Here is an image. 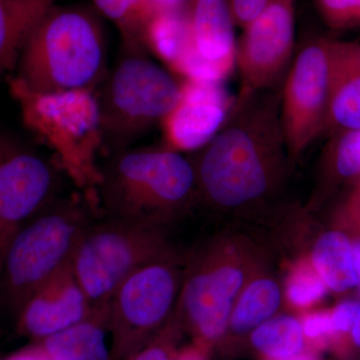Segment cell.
I'll return each instance as SVG.
<instances>
[{
    "label": "cell",
    "mask_w": 360,
    "mask_h": 360,
    "mask_svg": "<svg viewBox=\"0 0 360 360\" xmlns=\"http://www.w3.org/2000/svg\"><path fill=\"white\" fill-rule=\"evenodd\" d=\"M193 163L198 196L220 208L264 200L278 184L286 148L281 96L270 90L238 99Z\"/></svg>",
    "instance_id": "cell-1"
},
{
    "label": "cell",
    "mask_w": 360,
    "mask_h": 360,
    "mask_svg": "<svg viewBox=\"0 0 360 360\" xmlns=\"http://www.w3.org/2000/svg\"><path fill=\"white\" fill-rule=\"evenodd\" d=\"M15 70L32 91H96L110 72L103 23L87 7L54 4L28 34Z\"/></svg>",
    "instance_id": "cell-2"
},
{
    "label": "cell",
    "mask_w": 360,
    "mask_h": 360,
    "mask_svg": "<svg viewBox=\"0 0 360 360\" xmlns=\"http://www.w3.org/2000/svg\"><path fill=\"white\" fill-rule=\"evenodd\" d=\"M103 217L161 227L198 196L193 163L163 148H127L99 163L96 191Z\"/></svg>",
    "instance_id": "cell-3"
},
{
    "label": "cell",
    "mask_w": 360,
    "mask_h": 360,
    "mask_svg": "<svg viewBox=\"0 0 360 360\" xmlns=\"http://www.w3.org/2000/svg\"><path fill=\"white\" fill-rule=\"evenodd\" d=\"M89 193L54 198L15 234L0 269V300L18 314L40 286L71 260L82 231L94 220Z\"/></svg>",
    "instance_id": "cell-4"
},
{
    "label": "cell",
    "mask_w": 360,
    "mask_h": 360,
    "mask_svg": "<svg viewBox=\"0 0 360 360\" xmlns=\"http://www.w3.org/2000/svg\"><path fill=\"white\" fill-rule=\"evenodd\" d=\"M26 129L54 153L56 163L78 188L94 195L99 181L97 155L103 150L96 92H37L8 77ZM96 196V195H94Z\"/></svg>",
    "instance_id": "cell-5"
},
{
    "label": "cell",
    "mask_w": 360,
    "mask_h": 360,
    "mask_svg": "<svg viewBox=\"0 0 360 360\" xmlns=\"http://www.w3.org/2000/svg\"><path fill=\"white\" fill-rule=\"evenodd\" d=\"M146 51L141 45L122 44L117 63L96 91L103 146L110 155L130 148L179 103L181 85Z\"/></svg>",
    "instance_id": "cell-6"
},
{
    "label": "cell",
    "mask_w": 360,
    "mask_h": 360,
    "mask_svg": "<svg viewBox=\"0 0 360 360\" xmlns=\"http://www.w3.org/2000/svg\"><path fill=\"white\" fill-rule=\"evenodd\" d=\"M175 255L161 227L103 217L82 231L71 266L91 307L110 304L118 286L135 270Z\"/></svg>",
    "instance_id": "cell-7"
},
{
    "label": "cell",
    "mask_w": 360,
    "mask_h": 360,
    "mask_svg": "<svg viewBox=\"0 0 360 360\" xmlns=\"http://www.w3.org/2000/svg\"><path fill=\"white\" fill-rule=\"evenodd\" d=\"M182 281L172 255L143 265L122 281L110 303V360H127L165 326Z\"/></svg>",
    "instance_id": "cell-8"
},
{
    "label": "cell",
    "mask_w": 360,
    "mask_h": 360,
    "mask_svg": "<svg viewBox=\"0 0 360 360\" xmlns=\"http://www.w3.org/2000/svg\"><path fill=\"white\" fill-rule=\"evenodd\" d=\"M341 42L312 40L298 51L281 94V120L288 155H302L326 129Z\"/></svg>",
    "instance_id": "cell-9"
},
{
    "label": "cell",
    "mask_w": 360,
    "mask_h": 360,
    "mask_svg": "<svg viewBox=\"0 0 360 360\" xmlns=\"http://www.w3.org/2000/svg\"><path fill=\"white\" fill-rule=\"evenodd\" d=\"M248 274L236 257L214 246L201 253L182 281L179 309L193 342L210 349L224 338Z\"/></svg>",
    "instance_id": "cell-10"
},
{
    "label": "cell",
    "mask_w": 360,
    "mask_h": 360,
    "mask_svg": "<svg viewBox=\"0 0 360 360\" xmlns=\"http://www.w3.org/2000/svg\"><path fill=\"white\" fill-rule=\"evenodd\" d=\"M60 172L56 161L0 131V269L21 227L58 198Z\"/></svg>",
    "instance_id": "cell-11"
},
{
    "label": "cell",
    "mask_w": 360,
    "mask_h": 360,
    "mask_svg": "<svg viewBox=\"0 0 360 360\" xmlns=\"http://www.w3.org/2000/svg\"><path fill=\"white\" fill-rule=\"evenodd\" d=\"M293 0H274L245 28L236 47L241 77L238 99L274 89L288 70L295 49Z\"/></svg>",
    "instance_id": "cell-12"
},
{
    "label": "cell",
    "mask_w": 360,
    "mask_h": 360,
    "mask_svg": "<svg viewBox=\"0 0 360 360\" xmlns=\"http://www.w3.org/2000/svg\"><path fill=\"white\" fill-rule=\"evenodd\" d=\"M180 85L179 103L161 123L165 148L200 150L221 129L236 103L221 82L184 80Z\"/></svg>",
    "instance_id": "cell-13"
},
{
    "label": "cell",
    "mask_w": 360,
    "mask_h": 360,
    "mask_svg": "<svg viewBox=\"0 0 360 360\" xmlns=\"http://www.w3.org/2000/svg\"><path fill=\"white\" fill-rule=\"evenodd\" d=\"M91 309L70 260L28 298L16 315L18 330L32 341L44 340L77 323Z\"/></svg>",
    "instance_id": "cell-14"
},
{
    "label": "cell",
    "mask_w": 360,
    "mask_h": 360,
    "mask_svg": "<svg viewBox=\"0 0 360 360\" xmlns=\"http://www.w3.org/2000/svg\"><path fill=\"white\" fill-rule=\"evenodd\" d=\"M108 335L110 304L96 305L77 323L32 345L51 360H110Z\"/></svg>",
    "instance_id": "cell-15"
},
{
    "label": "cell",
    "mask_w": 360,
    "mask_h": 360,
    "mask_svg": "<svg viewBox=\"0 0 360 360\" xmlns=\"http://www.w3.org/2000/svg\"><path fill=\"white\" fill-rule=\"evenodd\" d=\"M186 13L198 53L212 60L236 56L234 23L227 0H187Z\"/></svg>",
    "instance_id": "cell-16"
},
{
    "label": "cell",
    "mask_w": 360,
    "mask_h": 360,
    "mask_svg": "<svg viewBox=\"0 0 360 360\" xmlns=\"http://www.w3.org/2000/svg\"><path fill=\"white\" fill-rule=\"evenodd\" d=\"M56 0H0V78L18 65L28 34Z\"/></svg>",
    "instance_id": "cell-17"
},
{
    "label": "cell",
    "mask_w": 360,
    "mask_h": 360,
    "mask_svg": "<svg viewBox=\"0 0 360 360\" xmlns=\"http://www.w3.org/2000/svg\"><path fill=\"white\" fill-rule=\"evenodd\" d=\"M311 264L329 290L343 293L356 288L354 245L345 232L322 233L312 250Z\"/></svg>",
    "instance_id": "cell-18"
},
{
    "label": "cell",
    "mask_w": 360,
    "mask_h": 360,
    "mask_svg": "<svg viewBox=\"0 0 360 360\" xmlns=\"http://www.w3.org/2000/svg\"><path fill=\"white\" fill-rule=\"evenodd\" d=\"M142 42L146 51L153 52L170 70H176L191 44L186 11H158L146 26Z\"/></svg>",
    "instance_id": "cell-19"
},
{
    "label": "cell",
    "mask_w": 360,
    "mask_h": 360,
    "mask_svg": "<svg viewBox=\"0 0 360 360\" xmlns=\"http://www.w3.org/2000/svg\"><path fill=\"white\" fill-rule=\"evenodd\" d=\"M281 302V288L276 281L259 277L250 281L236 300L227 330L238 335L252 331L274 316Z\"/></svg>",
    "instance_id": "cell-20"
},
{
    "label": "cell",
    "mask_w": 360,
    "mask_h": 360,
    "mask_svg": "<svg viewBox=\"0 0 360 360\" xmlns=\"http://www.w3.org/2000/svg\"><path fill=\"white\" fill-rule=\"evenodd\" d=\"M253 348L269 360L292 356L304 349L302 322L290 315H279L251 331Z\"/></svg>",
    "instance_id": "cell-21"
},
{
    "label": "cell",
    "mask_w": 360,
    "mask_h": 360,
    "mask_svg": "<svg viewBox=\"0 0 360 360\" xmlns=\"http://www.w3.org/2000/svg\"><path fill=\"white\" fill-rule=\"evenodd\" d=\"M92 1L97 13L103 14L118 28L122 34V44L143 46L142 39L144 30L153 16L158 11L153 0Z\"/></svg>",
    "instance_id": "cell-22"
},
{
    "label": "cell",
    "mask_w": 360,
    "mask_h": 360,
    "mask_svg": "<svg viewBox=\"0 0 360 360\" xmlns=\"http://www.w3.org/2000/svg\"><path fill=\"white\" fill-rule=\"evenodd\" d=\"M329 125L345 131L360 129V73L335 82L324 129H328Z\"/></svg>",
    "instance_id": "cell-23"
},
{
    "label": "cell",
    "mask_w": 360,
    "mask_h": 360,
    "mask_svg": "<svg viewBox=\"0 0 360 360\" xmlns=\"http://www.w3.org/2000/svg\"><path fill=\"white\" fill-rule=\"evenodd\" d=\"M328 288L312 264L300 265L286 284V296L297 307H307L326 296Z\"/></svg>",
    "instance_id": "cell-24"
},
{
    "label": "cell",
    "mask_w": 360,
    "mask_h": 360,
    "mask_svg": "<svg viewBox=\"0 0 360 360\" xmlns=\"http://www.w3.org/2000/svg\"><path fill=\"white\" fill-rule=\"evenodd\" d=\"M182 326L179 309H175L165 326L141 349L127 360H172L176 354Z\"/></svg>",
    "instance_id": "cell-25"
},
{
    "label": "cell",
    "mask_w": 360,
    "mask_h": 360,
    "mask_svg": "<svg viewBox=\"0 0 360 360\" xmlns=\"http://www.w3.org/2000/svg\"><path fill=\"white\" fill-rule=\"evenodd\" d=\"M335 174L342 179L360 175V129L343 132L336 142L333 153Z\"/></svg>",
    "instance_id": "cell-26"
},
{
    "label": "cell",
    "mask_w": 360,
    "mask_h": 360,
    "mask_svg": "<svg viewBox=\"0 0 360 360\" xmlns=\"http://www.w3.org/2000/svg\"><path fill=\"white\" fill-rule=\"evenodd\" d=\"M356 300L338 303L330 312L333 338L331 347L340 356L349 354V333L356 314Z\"/></svg>",
    "instance_id": "cell-27"
},
{
    "label": "cell",
    "mask_w": 360,
    "mask_h": 360,
    "mask_svg": "<svg viewBox=\"0 0 360 360\" xmlns=\"http://www.w3.org/2000/svg\"><path fill=\"white\" fill-rule=\"evenodd\" d=\"M329 26L345 28L360 25V0H315Z\"/></svg>",
    "instance_id": "cell-28"
},
{
    "label": "cell",
    "mask_w": 360,
    "mask_h": 360,
    "mask_svg": "<svg viewBox=\"0 0 360 360\" xmlns=\"http://www.w3.org/2000/svg\"><path fill=\"white\" fill-rule=\"evenodd\" d=\"M303 335L314 349L331 347L333 338L330 312H314L303 317Z\"/></svg>",
    "instance_id": "cell-29"
},
{
    "label": "cell",
    "mask_w": 360,
    "mask_h": 360,
    "mask_svg": "<svg viewBox=\"0 0 360 360\" xmlns=\"http://www.w3.org/2000/svg\"><path fill=\"white\" fill-rule=\"evenodd\" d=\"M274 0H227L234 25L248 27Z\"/></svg>",
    "instance_id": "cell-30"
},
{
    "label": "cell",
    "mask_w": 360,
    "mask_h": 360,
    "mask_svg": "<svg viewBox=\"0 0 360 360\" xmlns=\"http://www.w3.org/2000/svg\"><path fill=\"white\" fill-rule=\"evenodd\" d=\"M208 349L198 343L177 349L172 360H207Z\"/></svg>",
    "instance_id": "cell-31"
},
{
    "label": "cell",
    "mask_w": 360,
    "mask_h": 360,
    "mask_svg": "<svg viewBox=\"0 0 360 360\" xmlns=\"http://www.w3.org/2000/svg\"><path fill=\"white\" fill-rule=\"evenodd\" d=\"M1 360H51L49 357L45 356L44 354L39 352L37 347L33 345L23 348L20 352L11 354V356L6 359Z\"/></svg>",
    "instance_id": "cell-32"
},
{
    "label": "cell",
    "mask_w": 360,
    "mask_h": 360,
    "mask_svg": "<svg viewBox=\"0 0 360 360\" xmlns=\"http://www.w3.org/2000/svg\"><path fill=\"white\" fill-rule=\"evenodd\" d=\"M354 349L360 350V302H357L356 314L349 333V354Z\"/></svg>",
    "instance_id": "cell-33"
},
{
    "label": "cell",
    "mask_w": 360,
    "mask_h": 360,
    "mask_svg": "<svg viewBox=\"0 0 360 360\" xmlns=\"http://www.w3.org/2000/svg\"><path fill=\"white\" fill-rule=\"evenodd\" d=\"M158 11H186L187 0H153Z\"/></svg>",
    "instance_id": "cell-34"
},
{
    "label": "cell",
    "mask_w": 360,
    "mask_h": 360,
    "mask_svg": "<svg viewBox=\"0 0 360 360\" xmlns=\"http://www.w3.org/2000/svg\"><path fill=\"white\" fill-rule=\"evenodd\" d=\"M355 221L360 224V217H354ZM354 245V257L355 274H356V288H359L360 295V236L352 240Z\"/></svg>",
    "instance_id": "cell-35"
},
{
    "label": "cell",
    "mask_w": 360,
    "mask_h": 360,
    "mask_svg": "<svg viewBox=\"0 0 360 360\" xmlns=\"http://www.w3.org/2000/svg\"><path fill=\"white\" fill-rule=\"evenodd\" d=\"M278 360H319V356L314 350H307V352H300V354L292 355V356L286 357V359Z\"/></svg>",
    "instance_id": "cell-36"
},
{
    "label": "cell",
    "mask_w": 360,
    "mask_h": 360,
    "mask_svg": "<svg viewBox=\"0 0 360 360\" xmlns=\"http://www.w3.org/2000/svg\"><path fill=\"white\" fill-rule=\"evenodd\" d=\"M359 58H360V45H359Z\"/></svg>",
    "instance_id": "cell-37"
},
{
    "label": "cell",
    "mask_w": 360,
    "mask_h": 360,
    "mask_svg": "<svg viewBox=\"0 0 360 360\" xmlns=\"http://www.w3.org/2000/svg\"><path fill=\"white\" fill-rule=\"evenodd\" d=\"M0 360H1V357H0Z\"/></svg>",
    "instance_id": "cell-38"
}]
</instances>
